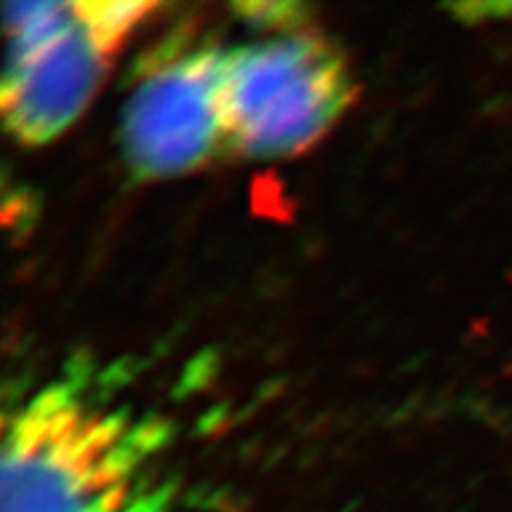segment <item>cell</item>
Returning <instances> with one entry per match:
<instances>
[{
	"instance_id": "obj_1",
	"label": "cell",
	"mask_w": 512,
	"mask_h": 512,
	"mask_svg": "<svg viewBox=\"0 0 512 512\" xmlns=\"http://www.w3.org/2000/svg\"><path fill=\"white\" fill-rule=\"evenodd\" d=\"M157 422L93 411L72 384L22 408L3 441V512H166L169 494L143 477L164 444Z\"/></svg>"
},
{
	"instance_id": "obj_4",
	"label": "cell",
	"mask_w": 512,
	"mask_h": 512,
	"mask_svg": "<svg viewBox=\"0 0 512 512\" xmlns=\"http://www.w3.org/2000/svg\"><path fill=\"white\" fill-rule=\"evenodd\" d=\"M226 53L181 36L145 57V72L126 102L121 143L138 178L197 169L223 140L221 76Z\"/></svg>"
},
{
	"instance_id": "obj_2",
	"label": "cell",
	"mask_w": 512,
	"mask_h": 512,
	"mask_svg": "<svg viewBox=\"0 0 512 512\" xmlns=\"http://www.w3.org/2000/svg\"><path fill=\"white\" fill-rule=\"evenodd\" d=\"M354 93L342 53L318 31L240 46L223 62V143L256 159L297 155L330 131Z\"/></svg>"
},
{
	"instance_id": "obj_6",
	"label": "cell",
	"mask_w": 512,
	"mask_h": 512,
	"mask_svg": "<svg viewBox=\"0 0 512 512\" xmlns=\"http://www.w3.org/2000/svg\"><path fill=\"white\" fill-rule=\"evenodd\" d=\"M235 10L256 27L278 31L302 27L306 15L304 5L297 3H242L235 5Z\"/></svg>"
},
{
	"instance_id": "obj_5",
	"label": "cell",
	"mask_w": 512,
	"mask_h": 512,
	"mask_svg": "<svg viewBox=\"0 0 512 512\" xmlns=\"http://www.w3.org/2000/svg\"><path fill=\"white\" fill-rule=\"evenodd\" d=\"M79 12L95 41L107 55H114L128 34L143 22L145 15L157 10L155 3H105V0H81Z\"/></svg>"
},
{
	"instance_id": "obj_3",
	"label": "cell",
	"mask_w": 512,
	"mask_h": 512,
	"mask_svg": "<svg viewBox=\"0 0 512 512\" xmlns=\"http://www.w3.org/2000/svg\"><path fill=\"white\" fill-rule=\"evenodd\" d=\"M10 36L0 110L5 128L24 145H43L91 102L107 55L76 3H10Z\"/></svg>"
}]
</instances>
